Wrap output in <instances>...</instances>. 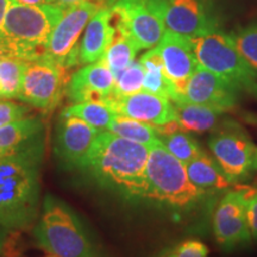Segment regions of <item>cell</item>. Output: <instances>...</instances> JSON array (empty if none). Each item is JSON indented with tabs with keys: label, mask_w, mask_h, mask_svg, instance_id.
Segmentation results:
<instances>
[{
	"label": "cell",
	"mask_w": 257,
	"mask_h": 257,
	"mask_svg": "<svg viewBox=\"0 0 257 257\" xmlns=\"http://www.w3.org/2000/svg\"><path fill=\"white\" fill-rule=\"evenodd\" d=\"M221 16L217 0H167L166 28L194 38L219 30Z\"/></svg>",
	"instance_id": "obj_12"
},
{
	"label": "cell",
	"mask_w": 257,
	"mask_h": 257,
	"mask_svg": "<svg viewBox=\"0 0 257 257\" xmlns=\"http://www.w3.org/2000/svg\"><path fill=\"white\" fill-rule=\"evenodd\" d=\"M246 219L251 238L257 239V189L246 186Z\"/></svg>",
	"instance_id": "obj_32"
},
{
	"label": "cell",
	"mask_w": 257,
	"mask_h": 257,
	"mask_svg": "<svg viewBox=\"0 0 257 257\" xmlns=\"http://www.w3.org/2000/svg\"><path fill=\"white\" fill-rule=\"evenodd\" d=\"M165 257H167V256H165Z\"/></svg>",
	"instance_id": "obj_40"
},
{
	"label": "cell",
	"mask_w": 257,
	"mask_h": 257,
	"mask_svg": "<svg viewBox=\"0 0 257 257\" xmlns=\"http://www.w3.org/2000/svg\"><path fill=\"white\" fill-rule=\"evenodd\" d=\"M107 102L118 115L144 121L155 126L176 120L178 118L174 102L144 91L121 98H111Z\"/></svg>",
	"instance_id": "obj_17"
},
{
	"label": "cell",
	"mask_w": 257,
	"mask_h": 257,
	"mask_svg": "<svg viewBox=\"0 0 257 257\" xmlns=\"http://www.w3.org/2000/svg\"><path fill=\"white\" fill-rule=\"evenodd\" d=\"M29 107L9 100H0V127L27 118Z\"/></svg>",
	"instance_id": "obj_30"
},
{
	"label": "cell",
	"mask_w": 257,
	"mask_h": 257,
	"mask_svg": "<svg viewBox=\"0 0 257 257\" xmlns=\"http://www.w3.org/2000/svg\"><path fill=\"white\" fill-rule=\"evenodd\" d=\"M43 136L0 157V226L18 230L37 216Z\"/></svg>",
	"instance_id": "obj_1"
},
{
	"label": "cell",
	"mask_w": 257,
	"mask_h": 257,
	"mask_svg": "<svg viewBox=\"0 0 257 257\" xmlns=\"http://www.w3.org/2000/svg\"><path fill=\"white\" fill-rule=\"evenodd\" d=\"M186 170L192 184L204 192L208 189H227L231 186V181L225 176L217 160L208 156L205 152L187 163Z\"/></svg>",
	"instance_id": "obj_21"
},
{
	"label": "cell",
	"mask_w": 257,
	"mask_h": 257,
	"mask_svg": "<svg viewBox=\"0 0 257 257\" xmlns=\"http://www.w3.org/2000/svg\"><path fill=\"white\" fill-rule=\"evenodd\" d=\"M199 64L257 99V70L237 49L231 34L214 30L192 38Z\"/></svg>",
	"instance_id": "obj_5"
},
{
	"label": "cell",
	"mask_w": 257,
	"mask_h": 257,
	"mask_svg": "<svg viewBox=\"0 0 257 257\" xmlns=\"http://www.w3.org/2000/svg\"><path fill=\"white\" fill-rule=\"evenodd\" d=\"M114 28V37L102 59L106 61L108 68L111 69L115 79L124 69H126L134 62L140 49L126 32L117 27Z\"/></svg>",
	"instance_id": "obj_24"
},
{
	"label": "cell",
	"mask_w": 257,
	"mask_h": 257,
	"mask_svg": "<svg viewBox=\"0 0 257 257\" xmlns=\"http://www.w3.org/2000/svg\"><path fill=\"white\" fill-rule=\"evenodd\" d=\"M232 40L242 56L257 70V23H251L234 30Z\"/></svg>",
	"instance_id": "obj_29"
},
{
	"label": "cell",
	"mask_w": 257,
	"mask_h": 257,
	"mask_svg": "<svg viewBox=\"0 0 257 257\" xmlns=\"http://www.w3.org/2000/svg\"><path fill=\"white\" fill-rule=\"evenodd\" d=\"M25 61L0 56V98L17 99L22 87Z\"/></svg>",
	"instance_id": "obj_26"
},
{
	"label": "cell",
	"mask_w": 257,
	"mask_h": 257,
	"mask_svg": "<svg viewBox=\"0 0 257 257\" xmlns=\"http://www.w3.org/2000/svg\"><path fill=\"white\" fill-rule=\"evenodd\" d=\"M108 131L133 142L146 144L148 147L159 140L155 125L131 119L123 115H117L113 123L108 127Z\"/></svg>",
	"instance_id": "obj_25"
},
{
	"label": "cell",
	"mask_w": 257,
	"mask_h": 257,
	"mask_svg": "<svg viewBox=\"0 0 257 257\" xmlns=\"http://www.w3.org/2000/svg\"><path fill=\"white\" fill-rule=\"evenodd\" d=\"M239 93L226 80L199 64L178 101L207 106L226 113L237 107Z\"/></svg>",
	"instance_id": "obj_14"
},
{
	"label": "cell",
	"mask_w": 257,
	"mask_h": 257,
	"mask_svg": "<svg viewBox=\"0 0 257 257\" xmlns=\"http://www.w3.org/2000/svg\"><path fill=\"white\" fill-rule=\"evenodd\" d=\"M213 233L225 250H233L251 240L246 219V186L238 185L220 199L213 213Z\"/></svg>",
	"instance_id": "obj_11"
},
{
	"label": "cell",
	"mask_w": 257,
	"mask_h": 257,
	"mask_svg": "<svg viewBox=\"0 0 257 257\" xmlns=\"http://www.w3.org/2000/svg\"><path fill=\"white\" fill-rule=\"evenodd\" d=\"M43 136V123L35 117H27L0 127V157Z\"/></svg>",
	"instance_id": "obj_22"
},
{
	"label": "cell",
	"mask_w": 257,
	"mask_h": 257,
	"mask_svg": "<svg viewBox=\"0 0 257 257\" xmlns=\"http://www.w3.org/2000/svg\"><path fill=\"white\" fill-rule=\"evenodd\" d=\"M178 118L176 120L184 131L194 134H204L208 131H217L227 124L225 112L207 107V106L191 104L187 101L174 102Z\"/></svg>",
	"instance_id": "obj_19"
},
{
	"label": "cell",
	"mask_w": 257,
	"mask_h": 257,
	"mask_svg": "<svg viewBox=\"0 0 257 257\" xmlns=\"http://www.w3.org/2000/svg\"><path fill=\"white\" fill-rule=\"evenodd\" d=\"M208 147L231 182L245 180L257 168V148L232 120L214 131Z\"/></svg>",
	"instance_id": "obj_9"
},
{
	"label": "cell",
	"mask_w": 257,
	"mask_h": 257,
	"mask_svg": "<svg viewBox=\"0 0 257 257\" xmlns=\"http://www.w3.org/2000/svg\"><path fill=\"white\" fill-rule=\"evenodd\" d=\"M0 56H4V55H3V51L2 50H0Z\"/></svg>",
	"instance_id": "obj_37"
},
{
	"label": "cell",
	"mask_w": 257,
	"mask_h": 257,
	"mask_svg": "<svg viewBox=\"0 0 257 257\" xmlns=\"http://www.w3.org/2000/svg\"><path fill=\"white\" fill-rule=\"evenodd\" d=\"M167 0H117L112 22L131 37L138 49H153L166 31Z\"/></svg>",
	"instance_id": "obj_7"
},
{
	"label": "cell",
	"mask_w": 257,
	"mask_h": 257,
	"mask_svg": "<svg viewBox=\"0 0 257 257\" xmlns=\"http://www.w3.org/2000/svg\"><path fill=\"white\" fill-rule=\"evenodd\" d=\"M86 2H93V0H56V4H59L62 6V8H68V6L72 5H76V4H81V3H86ZM94 2L99 3L101 6L104 5V0H94Z\"/></svg>",
	"instance_id": "obj_33"
},
{
	"label": "cell",
	"mask_w": 257,
	"mask_h": 257,
	"mask_svg": "<svg viewBox=\"0 0 257 257\" xmlns=\"http://www.w3.org/2000/svg\"><path fill=\"white\" fill-rule=\"evenodd\" d=\"M138 61L144 68L143 91L167 98L173 102L178 101L180 94L174 83L167 76L162 57L157 47L144 53Z\"/></svg>",
	"instance_id": "obj_20"
},
{
	"label": "cell",
	"mask_w": 257,
	"mask_h": 257,
	"mask_svg": "<svg viewBox=\"0 0 257 257\" xmlns=\"http://www.w3.org/2000/svg\"><path fill=\"white\" fill-rule=\"evenodd\" d=\"M208 248L197 239H188L180 243L167 257H207Z\"/></svg>",
	"instance_id": "obj_31"
},
{
	"label": "cell",
	"mask_w": 257,
	"mask_h": 257,
	"mask_svg": "<svg viewBox=\"0 0 257 257\" xmlns=\"http://www.w3.org/2000/svg\"><path fill=\"white\" fill-rule=\"evenodd\" d=\"M114 76L104 59L86 64L70 76L66 95L70 101L107 102L113 95Z\"/></svg>",
	"instance_id": "obj_16"
},
{
	"label": "cell",
	"mask_w": 257,
	"mask_h": 257,
	"mask_svg": "<svg viewBox=\"0 0 257 257\" xmlns=\"http://www.w3.org/2000/svg\"><path fill=\"white\" fill-rule=\"evenodd\" d=\"M67 68L47 56L25 61L18 100L50 112L60 104L66 94Z\"/></svg>",
	"instance_id": "obj_8"
},
{
	"label": "cell",
	"mask_w": 257,
	"mask_h": 257,
	"mask_svg": "<svg viewBox=\"0 0 257 257\" xmlns=\"http://www.w3.org/2000/svg\"><path fill=\"white\" fill-rule=\"evenodd\" d=\"M156 47L162 57L167 76L174 83L181 98L189 78L199 66L192 38L166 30Z\"/></svg>",
	"instance_id": "obj_15"
},
{
	"label": "cell",
	"mask_w": 257,
	"mask_h": 257,
	"mask_svg": "<svg viewBox=\"0 0 257 257\" xmlns=\"http://www.w3.org/2000/svg\"><path fill=\"white\" fill-rule=\"evenodd\" d=\"M2 250H3V242H0V253H2Z\"/></svg>",
	"instance_id": "obj_36"
},
{
	"label": "cell",
	"mask_w": 257,
	"mask_h": 257,
	"mask_svg": "<svg viewBox=\"0 0 257 257\" xmlns=\"http://www.w3.org/2000/svg\"><path fill=\"white\" fill-rule=\"evenodd\" d=\"M61 115L76 117L99 130H108L118 114L108 102L86 101L68 106L61 112Z\"/></svg>",
	"instance_id": "obj_23"
},
{
	"label": "cell",
	"mask_w": 257,
	"mask_h": 257,
	"mask_svg": "<svg viewBox=\"0 0 257 257\" xmlns=\"http://www.w3.org/2000/svg\"><path fill=\"white\" fill-rule=\"evenodd\" d=\"M12 2H15V0H0V28H2V24H3V21H4L6 11H8L10 5L12 4Z\"/></svg>",
	"instance_id": "obj_34"
},
{
	"label": "cell",
	"mask_w": 257,
	"mask_h": 257,
	"mask_svg": "<svg viewBox=\"0 0 257 257\" xmlns=\"http://www.w3.org/2000/svg\"><path fill=\"white\" fill-rule=\"evenodd\" d=\"M149 147L100 130L88 169L102 185L130 197L146 198V168Z\"/></svg>",
	"instance_id": "obj_2"
},
{
	"label": "cell",
	"mask_w": 257,
	"mask_h": 257,
	"mask_svg": "<svg viewBox=\"0 0 257 257\" xmlns=\"http://www.w3.org/2000/svg\"><path fill=\"white\" fill-rule=\"evenodd\" d=\"M159 141L173 156L186 166L202 153L197 141L184 130L159 136Z\"/></svg>",
	"instance_id": "obj_27"
},
{
	"label": "cell",
	"mask_w": 257,
	"mask_h": 257,
	"mask_svg": "<svg viewBox=\"0 0 257 257\" xmlns=\"http://www.w3.org/2000/svg\"><path fill=\"white\" fill-rule=\"evenodd\" d=\"M47 257H57V256H54V255H50V256H47Z\"/></svg>",
	"instance_id": "obj_38"
},
{
	"label": "cell",
	"mask_w": 257,
	"mask_h": 257,
	"mask_svg": "<svg viewBox=\"0 0 257 257\" xmlns=\"http://www.w3.org/2000/svg\"><path fill=\"white\" fill-rule=\"evenodd\" d=\"M38 246L57 257H104L75 213L62 201L47 195L35 227Z\"/></svg>",
	"instance_id": "obj_4"
},
{
	"label": "cell",
	"mask_w": 257,
	"mask_h": 257,
	"mask_svg": "<svg viewBox=\"0 0 257 257\" xmlns=\"http://www.w3.org/2000/svg\"><path fill=\"white\" fill-rule=\"evenodd\" d=\"M146 180V198L170 206H189L206 193L192 184L186 166L173 156L159 140L149 146Z\"/></svg>",
	"instance_id": "obj_6"
},
{
	"label": "cell",
	"mask_w": 257,
	"mask_h": 257,
	"mask_svg": "<svg viewBox=\"0 0 257 257\" xmlns=\"http://www.w3.org/2000/svg\"><path fill=\"white\" fill-rule=\"evenodd\" d=\"M144 68L140 61L135 60L126 69H124L114 79V88L112 98L133 95L143 89Z\"/></svg>",
	"instance_id": "obj_28"
},
{
	"label": "cell",
	"mask_w": 257,
	"mask_h": 257,
	"mask_svg": "<svg viewBox=\"0 0 257 257\" xmlns=\"http://www.w3.org/2000/svg\"><path fill=\"white\" fill-rule=\"evenodd\" d=\"M102 6L96 2H86L64 9L62 18L55 25L48 41L46 55L64 68L79 62L80 36L96 11Z\"/></svg>",
	"instance_id": "obj_10"
},
{
	"label": "cell",
	"mask_w": 257,
	"mask_h": 257,
	"mask_svg": "<svg viewBox=\"0 0 257 257\" xmlns=\"http://www.w3.org/2000/svg\"><path fill=\"white\" fill-rule=\"evenodd\" d=\"M64 8L53 4L28 5L12 2L0 28V49L4 56L32 61L46 55V48Z\"/></svg>",
	"instance_id": "obj_3"
},
{
	"label": "cell",
	"mask_w": 257,
	"mask_h": 257,
	"mask_svg": "<svg viewBox=\"0 0 257 257\" xmlns=\"http://www.w3.org/2000/svg\"><path fill=\"white\" fill-rule=\"evenodd\" d=\"M100 130L76 117H62L55 135V155L69 168H88Z\"/></svg>",
	"instance_id": "obj_13"
},
{
	"label": "cell",
	"mask_w": 257,
	"mask_h": 257,
	"mask_svg": "<svg viewBox=\"0 0 257 257\" xmlns=\"http://www.w3.org/2000/svg\"><path fill=\"white\" fill-rule=\"evenodd\" d=\"M0 242H3V240H2V237H0Z\"/></svg>",
	"instance_id": "obj_39"
},
{
	"label": "cell",
	"mask_w": 257,
	"mask_h": 257,
	"mask_svg": "<svg viewBox=\"0 0 257 257\" xmlns=\"http://www.w3.org/2000/svg\"><path fill=\"white\" fill-rule=\"evenodd\" d=\"M115 28L112 23L111 8L102 6L89 19L80 42L79 62L89 64L101 60L114 37Z\"/></svg>",
	"instance_id": "obj_18"
},
{
	"label": "cell",
	"mask_w": 257,
	"mask_h": 257,
	"mask_svg": "<svg viewBox=\"0 0 257 257\" xmlns=\"http://www.w3.org/2000/svg\"><path fill=\"white\" fill-rule=\"evenodd\" d=\"M16 2L21 3V4L36 5V4H53V3H56V0H16Z\"/></svg>",
	"instance_id": "obj_35"
}]
</instances>
